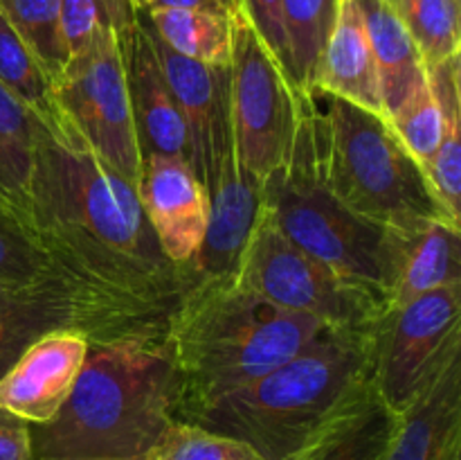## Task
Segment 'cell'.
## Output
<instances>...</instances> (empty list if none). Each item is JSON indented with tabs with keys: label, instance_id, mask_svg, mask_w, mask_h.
Listing matches in <instances>:
<instances>
[{
	"label": "cell",
	"instance_id": "31",
	"mask_svg": "<svg viewBox=\"0 0 461 460\" xmlns=\"http://www.w3.org/2000/svg\"><path fill=\"white\" fill-rule=\"evenodd\" d=\"M135 12L122 0H61L59 30L66 45L68 61L84 52L104 30H126L133 23Z\"/></svg>",
	"mask_w": 461,
	"mask_h": 460
},
{
	"label": "cell",
	"instance_id": "15",
	"mask_svg": "<svg viewBox=\"0 0 461 460\" xmlns=\"http://www.w3.org/2000/svg\"><path fill=\"white\" fill-rule=\"evenodd\" d=\"M124 54L131 111L142 156L183 158L189 162V138L180 108L160 70L147 27L135 14L126 30L117 32Z\"/></svg>",
	"mask_w": 461,
	"mask_h": 460
},
{
	"label": "cell",
	"instance_id": "10",
	"mask_svg": "<svg viewBox=\"0 0 461 460\" xmlns=\"http://www.w3.org/2000/svg\"><path fill=\"white\" fill-rule=\"evenodd\" d=\"M461 347V284L387 307L369 334V379L403 413L450 352Z\"/></svg>",
	"mask_w": 461,
	"mask_h": 460
},
{
	"label": "cell",
	"instance_id": "34",
	"mask_svg": "<svg viewBox=\"0 0 461 460\" xmlns=\"http://www.w3.org/2000/svg\"><path fill=\"white\" fill-rule=\"evenodd\" d=\"M0 460H32L30 424L0 409Z\"/></svg>",
	"mask_w": 461,
	"mask_h": 460
},
{
	"label": "cell",
	"instance_id": "25",
	"mask_svg": "<svg viewBox=\"0 0 461 460\" xmlns=\"http://www.w3.org/2000/svg\"><path fill=\"white\" fill-rule=\"evenodd\" d=\"M0 84L14 97L21 99L30 111H34L52 133L61 131L63 120L54 99V79L3 12H0Z\"/></svg>",
	"mask_w": 461,
	"mask_h": 460
},
{
	"label": "cell",
	"instance_id": "26",
	"mask_svg": "<svg viewBox=\"0 0 461 460\" xmlns=\"http://www.w3.org/2000/svg\"><path fill=\"white\" fill-rule=\"evenodd\" d=\"M338 5L340 0H279L291 77L300 93H311L315 63L336 23Z\"/></svg>",
	"mask_w": 461,
	"mask_h": 460
},
{
	"label": "cell",
	"instance_id": "17",
	"mask_svg": "<svg viewBox=\"0 0 461 460\" xmlns=\"http://www.w3.org/2000/svg\"><path fill=\"white\" fill-rule=\"evenodd\" d=\"M461 225L430 219L408 230H390L385 262L387 307H399L435 289L461 284Z\"/></svg>",
	"mask_w": 461,
	"mask_h": 460
},
{
	"label": "cell",
	"instance_id": "29",
	"mask_svg": "<svg viewBox=\"0 0 461 460\" xmlns=\"http://www.w3.org/2000/svg\"><path fill=\"white\" fill-rule=\"evenodd\" d=\"M59 7L61 0H0V12L30 45L54 81L61 77L68 63L66 45L59 30Z\"/></svg>",
	"mask_w": 461,
	"mask_h": 460
},
{
	"label": "cell",
	"instance_id": "2",
	"mask_svg": "<svg viewBox=\"0 0 461 460\" xmlns=\"http://www.w3.org/2000/svg\"><path fill=\"white\" fill-rule=\"evenodd\" d=\"M178 404L167 334L90 343L59 413L30 424L32 460H144Z\"/></svg>",
	"mask_w": 461,
	"mask_h": 460
},
{
	"label": "cell",
	"instance_id": "9",
	"mask_svg": "<svg viewBox=\"0 0 461 460\" xmlns=\"http://www.w3.org/2000/svg\"><path fill=\"white\" fill-rule=\"evenodd\" d=\"M54 99L63 126L104 165L138 185L142 152L135 133L124 54L115 27L104 30L84 52L66 63L61 77L54 81Z\"/></svg>",
	"mask_w": 461,
	"mask_h": 460
},
{
	"label": "cell",
	"instance_id": "8",
	"mask_svg": "<svg viewBox=\"0 0 461 460\" xmlns=\"http://www.w3.org/2000/svg\"><path fill=\"white\" fill-rule=\"evenodd\" d=\"M306 97L246 14L234 18L230 120L239 161L259 183L291 158Z\"/></svg>",
	"mask_w": 461,
	"mask_h": 460
},
{
	"label": "cell",
	"instance_id": "33",
	"mask_svg": "<svg viewBox=\"0 0 461 460\" xmlns=\"http://www.w3.org/2000/svg\"><path fill=\"white\" fill-rule=\"evenodd\" d=\"M243 9H246L248 21L257 30V34L264 39L270 52L275 54L284 70L291 77V61H288L286 39H284L282 27V9H279V0H243ZM293 79V77H291Z\"/></svg>",
	"mask_w": 461,
	"mask_h": 460
},
{
	"label": "cell",
	"instance_id": "36",
	"mask_svg": "<svg viewBox=\"0 0 461 460\" xmlns=\"http://www.w3.org/2000/svg\"><path fill=\"white\" fill-rule=\"evenodd\" d=\"M122 3H129V0H122ZM131 5V3H129Z\"/></svg>",
	"mask_w": 461,
	"mask_h": 460
},
{
	"label": "cell",
	"instance_id": "7",
	"mask_svg": "<svg viewBox=\"0 0 461 460\" xmlns=\"http://www.w3.org/2000/svg\"><path fill=\"white\" fill-rule=\"evenodd\" d=\"M234 278L264 300L336 329L372 332L387 309L381 293L342 278L297 248L261 206Z\"/></svg>",
	"mask_w": 461,
	"mask_h": 460
},
{
	"label": "cell",
	"instance_id": "18",
	"mask_svg": "<svg viewBox=\"0 0 461 460\" xmlns=\"http://www.w3.org/2000/svg\"><path fill=\"white\" fill-rule=\"evenodd\" d=\"M138 18L147 27L162 75L169 84L171 95H174L185 126H187L189 167L205 185L212 158V135H214L216 120H219L230 95V68H212L174 52L169 45L158 39L156 32L144 23L140 14Z\"/></svg>",
	"mask_w": 461,
	"mask_h": 460
},
{
	"label": "cell",
	"instance_id": "35",
	"mask_svg": "<svg viewBox=\"0 0 461 460\" xmlns=\"http://www.w3.org/2000/svg\"><path fill=\"white\" fill-rule=\"evenodd\" d=\"M133 12H151V9H210V12L228 14L237 18L246 14L243 0H129Z\"/></svg>",
	"mask_w": 461,
	"mask_h": 460
},
{
	"label": "cell",
	"instance_id": "23",
	"mask_svg": "<svg viewBox=\"0 0 461 460\" xmlns=\"http://www.w3.org/2000/svg\"><path fill=\"white\" fill-rule=\"evenodd\" d=\"M138 14L174 52L212 68H230L234 18L228 14L210 9H151Z\"/></svg>",
	"mask_w": 461,
	"mask_h": 460
},
{
	"label": "cell",
	"instance_id": "1",
	"mask_svg": "<svg viewBox=\"0 0 461 460\" xmlns=\"http://www.w3.org/2000/svg\"><path fill=\"white\" fill-rule=\"evenodd\" d=\"M27 224L59 275L99 305L167 334L171 311L196 284L169 262L138 185L104 165L72 131H45L27 189Z\"/></svg>",
	"mask_w": 461,
	"mask_h": 460
},
{
	"label": "cell",
	"instance_id": "6",
	"mask_svg": "<svg viewBox=\"0 0 461 460\" xmlns=\"http://www.w3.org/2000/svg\"><path fill=\"white\" fill-rule=\"evenodd\" d=\"M261 207L297 248L385 298L390 230L356 215L324 180L311 95L291 158L261 183Z\"/></svg>",
	"mask_w": 461,
	"mask_h": 460
},
{
	"label": "cell",
	"instance_id": "12",
	"mask_svg": "<svg viewBox=\"0 0 461 460\" xmlns=\"http://www.w3.org/2000/svg\"><path fill=\"white\" fill-rule=\"evenodd\" d=\"M205 192L210 201V221L201 251L192 264L196 282L237 273L261 206V183L241 165L234 147L230 95L212 135Z\"/></svg>",
	"mask_w": 461,
	"mask_h": 460
},
{
	"label": "cell",
	"instance_id": "27",
	"mask_svg": "<svg viewBox=\"0 0 461 460\" xmlns=\"http://www.w3.org/2000/svg\"><path fill=\"white\" fill-rule=\"evenodd\" d=\"M428 66L461 54V0H387Z\"/></svg>",
	"mask_w": 461,
	"mask_h": 460
},
{
	"label": "cell",
	"instance_id": "14",
	"mask_svg": "<svg viewBox=\"0 0 461 460\" xmlns=\"http://www.w3.org/2000/svg\"><path fill=\"white\" fill-rule=\"evenodd\" d=\"M90 350L88 334L54 329L36 338L0 377V409L45 424L70 395Z\"/></svg>",
	"mask_w": 461,
	"mask_h": 460
},
{
	"label": "cell",
	"instance_id": "30",
	"mask_svg": "<svg viewBox=\"0 0 461 460\" xmlns=\"http://www.w3.org/2000/svg\"><path fill=\"white\" fill-rule=\"evenodd\" d=\"M144 460H261L234 437L207 431L185 419H171Z\"/></svg>",
	"mask_w": 461,
	"mask_h": 460
},
{
	"label": "cell",
	"instance_id": "13",
	"mask_svg": "<svg viewBox=\"0 0 461 460\" xmlns=\"http://www.w3.org/2000/svg\"><path fill=\"white\" fill-rule=\"evenodd\" d=\"M138 192L167 260L192 269L210 221L205 185L183 158L149 153L142 156Z\"/></svg>",
	"mask_w": 461,
	"mask_h": 460
},
{
	"label": "cell",
	"instance_id": "5",
	"mask_svg": "<svg viewBox=\"0 0 461 460\" xmlns=\"http://www.w3.org/2000/svg\"><path fill=\"white\" fill-rule=\"evenodd\" d=\"M311 99L324 180L345 206L387 230H408L430 219L453 221L421 162L385 117L318 90Z\"/></svg>",
	"mask_w": 461,
	"mask_h": 460
},
{
	"label": "cell",
	"instance_id": "24",
	"mask_svg": "<svg viewBox=\"0 0 461 460\" xmlns=\"http://www.w3.org/2000/svg\"><path fill=\"white\" fill-rule=\"evenodd\" d=\"M45 131V122L0 84V198L25 219L36 149Z\"/></svg>",
	"mask_w": 461,
	"mask_h": 460
},
{
	"label": "cell",
	"instance_id": "19",
	"mask_svg": "<svg viewBox=\"0 0 461 460\" xmlns=\"http://www.w3.org/2000/svg\"><path fill=\"white\" fill-rule=\"evenodd\" d=\"M333 95L383 115L376 61L356 0H340L322 54L315 63L311 93Z\"/></svg>",
	"mask_w": 461,
	"mask_h": 460
},
{
	"label": "cell",
	"instance_id": "11",
	"mask_svg": "<svg viewBox=\"0 0 461 460\" xmlns=\"http://www.w3.org/2000/svg\"><path fill=\"white\" fill-rule=\"evenodd\" d=\"M54 329H79L90 343L165 336L99 305L63 278L34 287H0V377L36 338Z\"/></svg>",
	"mask_w": 461,
	"mask_h": 460
},
{
	"label": "cell",
	"instance_id": "16",
	"mask_svg": "<svg viewBox=\"0 0 461 460\" xmlns=\"http://www.w3.org/2000/svg\"><path fill=\"white\" fill-rule=\"evenodd\" d=\"M461 458V347L450 352L399 424L383 460Z\"/></svg>",
	"mask_w": 461,
	"mask_h": 460
},
{
	"label": "cell",
	"instance_id": "20",
	"mask_svg": "<svg viewBox=\"0 0 461 460\" xmlns=\"http://www.w3.org/2000/svg\"><path fill=\"white\" fill-rule=\"evenodd\" d=\"M381 84L383 117L394 113L428 77L426 61L387 0H356Z\"/></svg>",
	"mask_w": 461,
	"mask_h": 460
},
{
	"label": "cell",
	"instance_id": "22",
	"mask_svg": "<svg viewBox=\"0 0 461 460\" xmlns=\"http://www.w3.org/2000/svg\"><path fill=\"white\" fill-rule=\"evenodd\" d=\"M461 54L428 66V81L441 111V140L437 152L426 162L430 188L446 207L448 216L461 224Z\"/></svg>",
	"mask_w": 461,
	"mask_h": 460
},
{
	"label": "cell",
	"instance_id": "4",
	"mask_svg": "<svg viewBox=\"0 0 461 460\" xmlns=\"http://www.w3.org/2000/svg\"><path fill=\"white\" fill-rule=\"evenodd\" d=\"M324 329L329 325L264 300L234 275L198 280L167 325L180 379L178 410L255 382Z\"/></svg>",
	"mask_w": 461,
	"mask_h": 460
},
{
	"label": "cell",
	"instance_id": "21",
	"mask_svg": "<svg viewBox=\"0 0 461 460\" xmlns=\"http://www.w3.org/2000/svg\"><path fill=\"white\" fill-rule=\"evenodd\" d=\"M396 424L399 413L369 386L293 460H383Z\"/></svg>",
	"mask_w": 461,
	"mask_h": 460
},
{
	"label": "cell",
	"instance_id": "32",
	"mask_svg": "<svg viewBox=\"0 0 461 460\" xmlns=\"http://www.w3.org/2000/svg\"><path fill=\"white\" fill-rule=\"evenodd\" d=\"M385 120L405 149L426 167L441 140V111L428 77Z\"/></svg>",
	"mask_w": 461,
	"mask_h": 460
},
{
	"label": "cell",
	"instance_id": "3",
	"mask_svg": "<svg viewBox=\"0 0 461 460\" xmlns=\"http://www.w3.org/2000/svg\"><path fill=\"white\" fill-rule=\"evenodd\" d=\"M369 334L324 329L255 382L176 418L234 437L261 460H293L372 386Z\"/></svg>",
	"mask_w": 461,
	"mask_h": 460
},
{
	"label": "cell",
	"instance_id": "28",
	"mask_svg": "<svg viewBox=\"0 0 461 460\" xmlns=\"http://www.w3.org/2000/svg\"><path fill=\"white\" fill-rule=\"evenodd\" d=\"M57 278L63 275L36 242L25 215L0 198V287H34Z\"/></svg>",
	"mask_w": 461,
	"mask_h": 460
}]
</instances>
